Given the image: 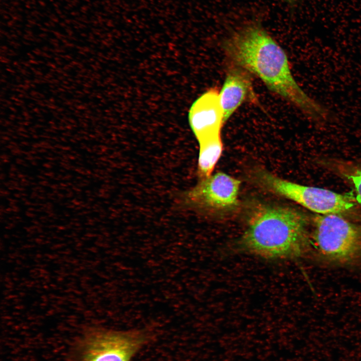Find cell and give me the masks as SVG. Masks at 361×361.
I'll return each mask as SVG.
<instances>
[{"label":"cell","instance_id":"obj_8","mask_svg":"<svg viewBox=\"0 0 361 361\" xmlns=\"http://www.w3.org/2000/svg\"><path fill=\"white\" fill-rule=\"evenodd\" d=\"M230 64L219 92L225 122L244 103L257 101L252 75L240 66Z\"/></svg>","mask_w":361,"mask_h":361},{"label":"cell","instance_id":"obj_5","mask_svg":"<svg viewBox=\"0 0 361 361\" xmlns=\"http://www.w3.org/2000/svg\"><path fill=\"white\" fill-rule=\"evenodd\" d=\"M258 180L269 191L291 200L320 215L345 212L354 204L349 197L326 189L301 185L261 170Z\"/></svg>","mask_w":361,"mask_h":361},{"label":"cell","instance_id":"obj_3","mask_svg":"<svg viewBox=\"0 0 361 361\" xmlns=\"http://www.w3.org/2000/svg\"><path fill=\"white\" fill-rule=\"evenodd\" d=\"M151 338L144 329L124 331L92 327L78 341L72 361H131Z\"/></svg>","mask_w":361,"mask_h":361},{"label":"cell","instance_id":"obj_7","mask_svg":"<svg viewBox=\"0 0 361 361\" xmlns=\"http://www.w3.org/2000/svg\"><path fill=\"white\" fill-rule=\"evenodd\" d=\"M212 88L199 97L189 112V122L198 141L221 133L225 123L220 94Z\"/></svg>","mask_w":361,"mask_h":361},{"label":"cell","instance_id":"obj_2","mask_svg":"<svg viewBox=\"0 0 361 361\" xmlns=\"http://www.w3.org/2000/svg\"><path fill=\"white\" fill-rule=\"evenodd\" d=\"M306 216L295 209L261 205L251 213L238 248L268 260L301 257L309 248Z\"/></svg>","mask_w":361,"mask_h":361},{"label":"cell","instance_id":"obj_9","mask_svg":"<svg viewBox=\"0 0 361 361\" xmlns=\"http://www.w3.org/2000/svg\"><path fill=\"white\" fill-rule=\"evenodd\" d=\"M199 153L198 173L201 179L211 176L219 160L223 148L221 133L207 137L198 141Z\"/></svg>","mask_w":361,"mask_h":361},{"label":"cell","instance_id":"obj_11","mask_svg":"<svg viewBox=\"0 0 361 361\" xmlns=\"http://www.w3.org/2000/svg\"><path fill=\"white\" fill-rule=\"evenodd\" d=\"M297 0H285V2H287L289 3H292L293 2H295Z\"/></svg>","mask_w":361,"mask_h":361},{"label":"cell","instance_id":"obj_4","mask_svg":"<svg viewBox=\"0 0 361 361\" xmlns=\"http://www.w3.org/2000/svg\"><path fill=\"white\" fill-rule=\"evenodd\" d=\"M313 244L329 262L346 264L361 259V229L338 214L317 215L314 219Z\"/></svg>","mask_w":361,"mask_h":361},{"label":"cell","instance_id":"obj_6","mask_svg":"<svg viewBox=\"0 0 361 361\" xmlns=\"http://www.w3.org/2000/svg\"><path fill=\"white\" fill-rule=\"evenodd\" d=\"M240 184L239 180L219 172L201 179L185 193L183 201L188 206L202 210L227 211L238 205Z\"/></svg>","mask_w":361,"mask_h":361},{"label":"cell","instance_id":"obj_1","mask_svg":"<svg viewBox=\"0 0 361 361\" xmlns=\"http://www.w3.org/2000/svg\"><path fill=\"white\" fill-rule=\"evenodd\" d=\"M230 64L258 77L278 94L313 118H325L327 110L308 96L291 71L283 49L262 26L249 22L235 29L224 43Z\"/></svg>","mask_w":361,"mask_h":361},{"label":"cell","instance_id":"obj_10","mask_svg":"<svg viewBox=\"0 0 361 361\" xmlns=\"http://www.w3.org/2000/svg\"><path fill=\"white\" fill-rule=\"evenodd\" d=\"M352 182L356 194V200L361 205V169L349 176Z\"/></svg>","mask_w":361,"mask_h":361}]
</instances>
